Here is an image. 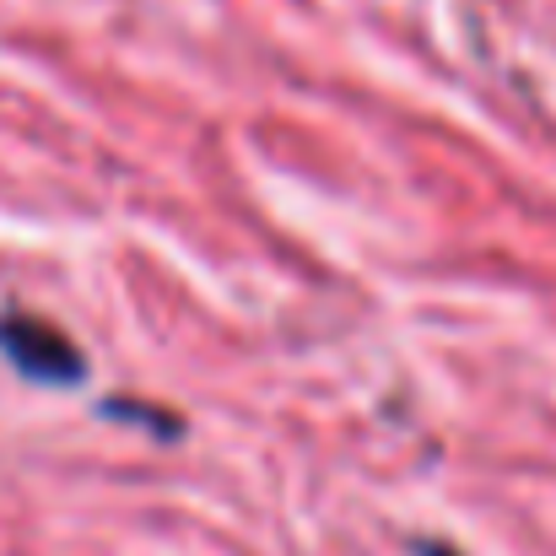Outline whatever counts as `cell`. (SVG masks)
Segmentation results:
<instances>
[{
	"instance_id": "cell-1",
	"label": "cell",
	"mask_w": 556,
	"mask_h": 556,
	"mask_svg": "<svg viewBox=\"0 0 556 556\" xmlns=\"http://www.w3.org/2000/svg\"><path fill=\"white\" fill-rule=\"evenodd\" d=\"M0 346L11 352V363L33 378H49V383H71L81 378V363H76V346L65 336H54L49 325L38 319H5L0 325Z\"/></svg>"
}]
</instances>
